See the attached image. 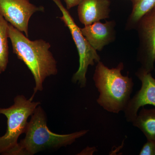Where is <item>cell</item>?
<instances>
[{
    "mask_svg": "<svg viewBox=\"0 0 155 155\" xmlns=\"http://www.w3.org/2000/svg\"><path fill=\"white\" fill-rule=\"evenodd\" d=\"M110 0H82L78 5V14L84 26L108 19L110 13Z\"/></svg>",
    "mask_w": 155,
    "mask_h": 155,
    "instance_id": "cell-10",
    "label": "cell"
},
{
    "mask_svg": "<svg viewBox=\"0 0 155 155\" xmlns=\"http://www.w3.org/2000/svg\"><path fill=\"white\" fill-rule=\"evenodd\" d=\"M9 38L13 52L23 61L33 75L35 86L30 98L33 100L37 93L43 90L46 78L58 72L57 61L50 51L51 45L42 39L30 40L10 23Z\"/></svg>",
    "mask_w": 155,
    "mask_h": 155,
    "instance_id": "cell-1",
    "label": "cell"
},
{
    "mask_svg": "<svg viewBox=\"0 0 155 155\" xmlns=\"http://www.w3.org/2000/svg\"><path fill=\"white\" fill-rule=\"evenodd\" d=\"M9 24L0 15V74L6 71L8 64Z\"/></svg>",
    "mask_w": 155,
    "mask_h": 155,
    "instance_id": "cell-13",
    "label": "cell"
},
{
    "mask_svg": "<svg viewBox=\"0 0 155 155\" xmlns=\"http://www.w3.org/2000/svg\"><path fill=\"white\" fill-rule=\"evenodd\" d=\"M14 104L8 108L0 107V114L7 119V129L0 137V154L3 155H22L18 139L25 133L28 118L38 106L39 101H34L23 95L14 98Z\"/></svg>",
    "mask_w": 155,
    "mask_h": 155,
    "instance_id": "cell-4",
    "label": "cell"
},
{
    "mask_svg": "<svg viewBox=\"0 0 155 155\" xmlns=\"http://www.w3.org/2000/svg\"><path fill=\"white\" fill-rule=\"evenodd\" d=\"M139 40L137 60L140 68L151 72L155 63V6L140 19L135 29Z\"/></svg>",
    "mask_w": 155,
    "mask_h": 155,
    "instance_id": "cell-6",
    "label": "cell"
},
{
    "mask_svg": "<svg viewBox=\"0 0 155 155\" xmlns=\"http://www.w3.org/2000/svg\"><path fill=\"white\" fill-rule=\"evenodd\" d=\"M62 14L60 18L69 28L78 51L79 67L72 77L74 83H78L80 87H85L87 84L86 74L89 66H94L101 61V57L97 51L91 46L81 32V28L75 23L67 8L63 5L61 0H52Z\"/></svg>",
    "mask_w": 155,
    "mask_h": 155,
    "instance_id": "cell-5",
    "label": "cell"
},
{
    "mask_svg": "<svg viewBox=\"0 0 155 155\" xmlns=\"http://www.w3.org/2000/svg\"><path fill=\"white\" fill-rule=\"evenodd\" d=\"M82 1V0H64V2L66 5V8L67 10H69L74 8L75 6L78 5V4Z\"/></svg>",
    "mask_w": 155,
    "mask_h": 155,
    "instance_id": "cell-15",
    "label": "cell"
},
{
    "mask_svg": "<svg viewBox=\"0 0 155 155\" xmlns=\"http://www.w3.org/2000/svg\"><path fill=\"white\" fill-rule=\"evenodd\" d=\"M44 10L43 6L35 5L29 0H0V15L27 37L31 17L36 12Z\"/></svg>",
    "mask_w": 155,
    "mask_h": 155,
    "instance_id": "cell-7",
    "label": "cell"
},
{
    "mask_svg": "<svg viewBox=\"0 0 155 155\" xmlns=\"http://www.w3.org/2000/svg\"><path fill=\"white\" fill-rule=\"evenodd\" d=\"M88 131L83 130L65 134L52 132L47 126L46 114L39 105L31 115L25 129V138L19 142V146L22 155H33L45 150L70 145Z\"/></svg>",
    "mask_w": 155,
    "mask_h": 155,
    "instance_id": "cell-3",
    "label": "cell"
},
{
    "mask_svg": "<svg viewBox=\"0 0 155 155\" xmlns=\"http://www.w3.org/2000/svg\"><path fill=\"white\" fill-rule=\"evenodd\" d=\"M124 68L122 62L111 69L101 61L97 64L93 77L99 93L97 102L108 112L117 114L124 111L131 98L134 84L128 74L122 75Z\"/></svg>",
    "mask_w": 155,
    "mask_h": 155,
    "instance_id": "cell-2",
    "label": "cell"
},
{
    "mask_svg": "<svg viewBox=\"0 0 155 155\" xmlns=\"http://www.w3.org/2000/svg\"><path fill=\"white\" fill-rule=\"evenodd\" d=\"M140 155H155V141L147 140L140 152Z\"/></svg>",
    "mask_w": 155,
    "mask_h": 155,
    "instance_id": "cell-14",
    "label": "cell"
},
{
    "mask_svg": "<svg viewBox=\"0 0 155 155\" xmlns=\"http://www.w3.org/2000/svg\"><path fill=\"white\" fill-rule=\"evenodd\" d=\"M135 75L141 81V87L130 98L123 111L127 122L131 123L137 116L140 108L147 105L155 106V78L151 72H145L139 68Z\"/></svg>",
    "mask_w": 155,
    "mask_h": 155,
    "instance_id": "cell-8",
    "label": "cell"
},
{
    "mask_svg": "<svg viewBox=\"0 0 155 155\" xmlns=\"http://www.w3.org/2000/svg\"><path fill=\"white\" fill-rule=\"evenodd\" d=\"M132 11L125 24L126 30L135 29L137 22L145 14L155 6V0H130Z\"/></svg>",
    "mask_w": 155,
    "mask_h": 155,
    "instance_id": "cell-12",
    "label": "cell"
},
{
    "mask_svg": "<svg viewBox=\"0 0 155 155\" xmlns=\"http://www.w3.org/2000/svg\"><path fill=\"white\" fill-rule=\"evenodd\" d=\"M115 20L100 21L81 28V32L90 44L96 51H101L106 46L115 41L116 38Z\"/></svg>",
    "mask_w": 155,
    "mask_h": 155,
    "instance_id": "cell-9",
    "label": "cell"
},
{
    "mask_svg": "<svg viewBox=\"0 0 155 155\" xmlns=\"http://www.w3.org/2000/svg\"><path fill=\"white\" fill-rule=\"evenodd\" d=\"M131 123L141 130L147 140L155 141V109L142 107Z\"/></svg>",
    "mask_w": 155,
    "mask_h": 155,
    "instance_id": "cell-11",
    "label": "cell"
}]
</instances>
